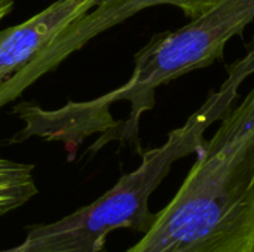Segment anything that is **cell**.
Masks as SVG:
<instances>
[{"instance_id":"obj_5","label":"cell","mask_w":254,"mask_h":252,"mask_svg":"<svg viewBox=\"0 0 254 252\" xmlns=\"http://www.w3.org/2000/svg\"><path fill=\"white\" fill-rule=\"evenodd\" d=\"M110 107L112 101L107 94L83 102L71 101L54 111L42 110L30 102L19 104L13 108V114L25 120V128L12 141H24L30 137L61 140L65 143L70 157H73L79 144L88 137L94 134L104 137L119 126V120L112 116Z\"/></svg>"},{"instance_id":"obj_3","label":"cell","mask_w":254,"mask_h":252,"mask_svg":"<svg viewBox=\"0 0 254 252\" xmlns=\"http://www.w3.org/2000/svg\"><path fill=\"white\" fill-rule=\"evenodd\" d=\"M254 21V0H219L189 24L153 36L135 55L129 79L107 92L110 101L129 102V114L89 149L98 151L110 141L140 147V120L155 105L158 88L223 58L226 43Z\"/></svg>"},{"instance_id":"obj_4","label":"cell","mask_w":254,"mask_h":252,"mask_svg":"<svg viewBox=\"0 0 254 252\" xmlns=\"http://www.w3.org/2000/svg\"><path fill=\"white\" fill-rule=\"evenodd\" d=\"M217 1L219 0H98L92 9L61 31L30 64L10 76L0 86V105L16 100L27 88L57 68L67 56L82 49L89 40L144 9L171 4L179 7L188 18L193 19Z\"/></svg>"},{"instance_id":"obj_2","label":"cell","mask_w":254,"mask_h":252,"mask_svg":"<svg viewBox=\"0 0 254 252\" xmlns=\"http://www.w3.org/2000/svg\"><path fill=\"white\" fill-rule=\"evenodd\" d=\"M238 95V83L223 80L185 125L173 129L159 147L143 151L140 165L122 175L112 189L54 223L27 226V236L19 245L0 252H103L107 238L116 230L146 233L155 218L149 206L152 195L174 163L204 147L207 129L222 119Z\"/></svg>"},{"instance_id":"obj_6","label":"cell","mask_w":254,"mask_h":252,"mask_svg":"<svg viewBox=\"0 0 254 252\" xmlns=\"http://www.w3.org/2000/svg\"><path fill=\"white\" fill-rule=\"evenodd\" d=\"M98 0H57L27 21L0 30V86L30 64L61 31Z\"/></svg>"},{"instance_id":"obj_7","label":"cell","mask_w":254,"mask_h":252,"mask_svg":"<svg viewBox=\"0 0 254 252\" xmlns=\"http://www.w3.org/2000/svg\"><path fill=\"white\" fill-rule=\"evenodd\" d=\"M37 193L34 165L0 156V218L24 206Z\"/></svg>"},{"instance_id":"obj_8","label":"cell","mask_w":254,"mask_h":252,"mask_svg":"<svg viewBox=\"0 0 254 252\" xmlns=\"http://www.w3.org/2000/svg\"><path fill=\"white\" fill-rule=\"evenodd\" d=\"M13 0H0V22L12 12Z\"/></svg>"},{"instance_id":"obj_1","label":"cell","mask_w":254,"mask_h":252,"mask_svg":"<svg viewBox=\"0 0 254 252\" xmlns=\"http://www.w3.org/2000/svg\"><path fill=\"white\" fill-rule=\"evenodd\" d=\"M195 156L177 193L124 252H254V86Z\"/></svg>"}]
</instances>
